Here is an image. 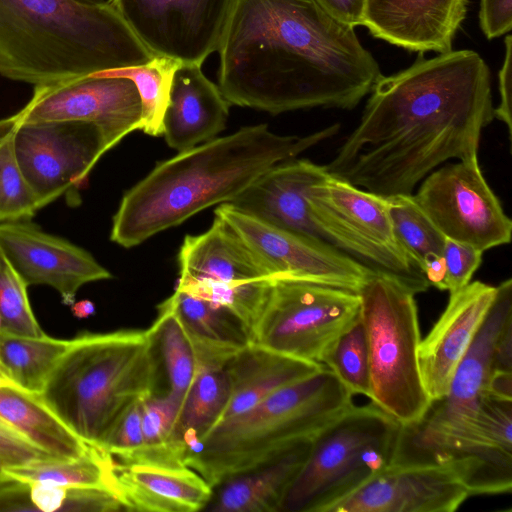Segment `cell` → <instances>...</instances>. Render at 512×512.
Wrapping results in <instances>:
<instances>
[{
  "mask_svg": "<svg viewBox=\"0 0 512 512\" xmlns=\"http://www.w3.org/2000/svg\"><path fill=\"white\" fill-rule=\"evenodd\" d=\"M369 94L359 124L325 167L382 197L411 195L440 164L478 156L494 118L490 69L473 50L419 52Z\"/></svg>",
  "mask_w": 512,
  "mask_h": 512,
  "instance_id": "6da1fadb",
  "label": "cell"
},
{
  "mask_svg": "<svg viewBox=\"0 0 512 512\" xmlns=\"http://www.w3.org/2000/svg\"><path fill=\"white\" fill-rule=\"evenodd\" d=\"M218 52L224 98L273 115L354 109L382 75L355 28L315 0H235Z\"/></svg>",
  "mask_w": 512,
  "mask_h": 512,
  "instance_id": "7a4b0ae2",
  "label": "cell"
},
{
  "mask_svg": "<svg viewBox=\"0 0 512 512\" xmlns=\"http://www.w3.org/2000/svg\"><path fill=\"white\" fill-rule=\"evenodd\" d=\"M339 128L333 124L300 137L276 134L266 124L250 125L180 151L124 193L110 239L131 248L208 207L230 203L268 169L331 138Z\"/></svg>",
  "mask_w": 512,
  "mask_h": 512,
  "instance_id": "3957f363",
  "label": "cell"
},
{
  "mask_svg": "<svg viewBox=\"0 0 512 512\" xmlns=\"http://www.w3.org/2000/svg\"><path fill=\"white\" fill-rule=\"evenodd\" d=\"M153 57L109 1L0 0V75L7 79L46 85Z\"/></svg>",
  "mask_w": 512,
  "mask_h": 512,
  "instance_id": "277c9868",
  "label": "cell"
},
{
  "mask_svg": "<svg viewBox=\"0 0 512 512\" xmlns=\"http://www.w3.org/2000/svg\"><path fill=\"white\" fill-rule=\"evenodd\" d=\"M157 373L149 328L84 332L70 340L38 395L78 438L102 450L123 415L154 394Z\"/></svg>",
  "mask_w": 512,
  "mask_h": 512,
  "instance_id": "5b68a950",
  "label": "cell"
},
{
  "mask_svg": "<svg viewBox=\"0 0 512 512\" xmlns=\"http://www.w3.org/2000/svg\"><path fill=\"white\" fill-rule=\"evenodd\" d=\"M353 405V394L324 366L218 423L185 465L214 488L313 439Z\"/></svg>",
  "mask_w": 512,
  "mask_h": 512,
  "instance_id": "8992f818",
  "label": "cell"
},
{
  "mask_svg": "<svg viewBox=\"0 0 512 512\" xmlns=\"http://www.w3.org/2000/svg\"><path fill=\"white\" fill-rule=\"evenodd\" d=\"M403 425L370 402L351 406L312 439L280 512H327L393 464Z\"/></svg>",
  "mask_w": 512,
  "mask_h": 512,
  "instance_id": "52a82bcc",
  "label": "cell"
},
{
  "mask_svg": "<svg viewBox=\"0 0 512 512\" xmlns=\"http://www.w3.org/2000/svg\"><path fill=\"white\" fill-rule=\"evenodd\" d=\"M358 294L368 347L369 399L402 425H413L431 404L418 364L422 338L415 294L375 273Z\"/></svg>",
  "mask_w": 512,
  "mask_h": 512,
  "instance_id": "ba28073f",
  "label": "cell"
},
{
  "mask_svg": "<svg viewBox=\"0 0 512 512\" xmlns=\"http://www.w3.org/2000/svg\"><path fill=\"white\" fill-rule=\"evenodd\" d=\"M306 200L323 241L373 273L393 278L413 294L429 288L395 235L386 197L327 173L310 187Z\"/></svg>",
  "mask_w": 512,
  "mask_h": 512,
  "instance_id": "9c48e42d",
  "label": "cell"
},
{
  "mask_svg": "<svg viewBox=\"0 0 512 512\" xmlns=\"http://www.w3.org/2000/svg\"><path fill=\"white\" fill-rule=\"evenodd\" d=\"M398 462L451 468L472 495L512 490V398L485 390L474 415L421 437Z\"/></svg>",
  "mask_w": 512,
  "mask_h": 512,
  "instance_id": "30bf717a",
  "label": "cell"
},
{
  "mask_svg": "<svg viewBox=\"0 0 512 512\" xmlns=\"http://www.w3.org/2000/svg\"><path fill=\"white\" fill-rule=\"evenodd\" d=\"M360 318L357 292L275 279L252 338L273 351L324 365L337 340Z\"/></svg>",
  "mask_w": 512,
  "mask_h": 512,
  "instance_id": "8fae6325",
  "label": "cell"
},
{
  "mask_svg": "<svg viewBox=\"0 0 512 512\" xmlns=\"http://www.w3.org/2000/svg\"><path fill=\"white\" fill-rule=\"evenodd\" d=\"M413 197L447 239L482 252L511 241L512 222L483 176L478 156L433 170Z\"/></svg>",
  "mask_w": 512,
  "mask_h": 512,
  "instance_id": "7c38bea8",
  "label": "cell"
},
{
  "mask_svg": "<svg viewBox=\"0 0 512 512\" xmlns=\"http://www.w3.org/2000/svg\"><path fill=\"white\" fill-rule=\"evenodd\" d=\"M215 216L224 220L250 249L272 280H296L359 292L374 274L324 241L261 221L229 203Z\"/></svg>",
  "mask_w": 512,
  "mask_h": 512,
  "instance_id": "4fadbf2b",
  "label": "cell"
},
{
  "mask_svg": "<svg viewBox=\"0 0 512 512\" xmlns=\"http://www.w3.org/2000/svg\"><path fill=\"white\" fill-rule=\"evenodd\" d=\"M17 124L80 121L95 125L105 153L140 130L141 99L133 81L90 74L34 86L27 104L10 116Z\"/></svg>",
  "mask_w": 512,
  "mask_h": 512,
  "instance_id": "5bb4252c",
  "label": "cell"
},
{
  "mask_svg": "<svg viewBox=\"0 0 512 512\" xmlns=\"http://www.w3.org/2000/svg\"><path fill=\"white\" fill-rule=\"evenodd\" d=\"M15 150L39 209L65 194L79 202V188L105 154L98 128L80 121L16 124Z\"/></svg>",
  "mask_w": 512,
  "mask_h": 512,
  "instance_id": "9a60e30c",
  "label": "cell"
},
{
  "mask_svg": "<svg viewBox=\"0 0 512 512\" xmlns=\"http://www.w3.org/2000/svg\"><path fill=\"white\" fill-rule=\"evenodd\" d=\"M154 55L201 66L218 51L235 0H109Z\"/></svg>",
  "mask_w": 512,
  "mask_h": 512,
  "instance_id": "2e32d148",
  "label": "cell"
},
{
  "mask_svg": "<svg viewBox=\"0 0 512 512\" xmlns=\"http://www.w3.org/2000/svg\"><path fill=\"white\" fill-rule=\"evenodd\" d=\"M0 249L27 286H50L65 305L75 302L85 284L112 278L87 250L30 219L0 222Z\"/></svg>",
  "mask_w": 512,
  "mask_h": 512,
  "instance_id": "e0dca14e",
  "label": "cell"
},
{
  "mask_svg": "<svg viewBox=\"0 0 512 512\" xmlns=\"http://www.w3.org/2000/svg\"><path fill=\"white\" fill-rule=\"evenodd\" d=\"M470 496L447 466L394 462L327 512H454Z\"/></svg>",
  "mask_w": 512,
  "mask_h": 512,
  "instance_id": "ac0fdd59",
  "label": "cell"
},
{
  "mask_svg": "<svg viewBox=\"0 0 512 512\" xmlns=\"http://www.w3.org/2000/svg\"><path fill=\"white\" fill-rule=\"evenodd\" d=\"M496 294V286L473 281L450 294L443 313L418 349V364L431 402L442 399Z\"/></svg>",
  "mask_w": 512,
  "mask_h": 512,
  "instance_id": "d6986e66",
  "label": "cell"
},
{
  "mask_svg": "<svg viewBox=\"0 0 512 512\" xmlns=\"http://www.w3.org/2000/svg\"><path fill=\"white\" fill-rule=\"evenodd\" d=\"M468 0H365L362 26L410 52L445 53L466 18Z\"/></svg>",
  "mask_w": 512,
  "mask_h": 512,
  "instance_id": "ffe728a7",
  "label": "cell"
},
{
  "mask_svg": "<svg viewBox=\"0 0 512 512\" xmlns=\"http://www.w3.org/2000/svg\"><path fill=\"white\" fill-rule=\"evenodd\" d=\"M327 173L325 165L308 159L286 160L268 169L229 204L280 229L323 241L310 218L306 195Z\"/></svg>",
  "mask_w": 512,
  "mask_h": 512,
  "instance_id": "44dd1931",
  "label": "cell"
},
{
  "mask_svg": "<svg viewBox=\"0 0 512 512\" xmlns=\"http://www.w3.org/2000/svg\"><path fill=\"white\" fill-rule=\"evenodd\" d=\"M511 320L512 280L509 278L496 286L494 300L455 370L448 393L431 402L423 421L444 423L476 410L480 395L488 389L494 372L496 342Z\"/></svg>",
  "mask_w": 512,
  "mask_h": 512,
  "instance_id": "7402d4cb",
  "label": "cell"
},
{
  "mask_svg": "<svg viewBox=\"0 0 512 512\" xmlns=\"http://www.w3.org/2000/svg\"><path fill=\"white\" fill-rule=\"evenodd\" d=\"M109 486L127 511H200L213 493L202 476L187 466L124 465L110 457Z\"/></svg>",
  "mask_w": 512,
  "mask_h": 512,
  "instance_id": "603a6c76",
  "label": "cell"
},
{
  "mask_svg": "<svg viewBox=\"0 0 512 512\" xmlns=\"http://www.w3.org/2000/svg\"><path fill=\"white\" fill-rule=\"evenodd\" d=\"M230 105L201 66L180 63L173 74L161 135L179 152L212 140L225 129Z\"/></svg>",
  "mask_w": 512,
  "mask_h": 512,
  "instance_id": "cb8c5ba5",
  "label": "cell"
},
{
  "mask_svg": "<svg viewBox=\"0 0 512 512\" xmlns=\"http://www.w3.org/2000/svg\"><path fill=\"white\" fill-rule=\"evenodd\" d=\"M163 303L188 337L197 370L223 369L238 351L253 342L250 330L225 307L178 289Z\"/></svg>",
  "mask_w": 512,
  "mask_h": 512,
  "instance_id": "d4e9b609",
  "label": "cell"
},
{
  "mask_svg": "<svg viewBox=\"0 0 512 512\" xmlns=\"http://www.w3.org/2000/svg\"><path fill=\"white\" fill-rule=\"evenodd\" d=\"M178 263L181 279L222 283L272 280L239 236L217 216L204 233L185 236Z\"/></svg>",
  "mask_w": 512,
  "mask_h": 512,
  "instance_id": "484cf974",
  "label": "cell"
},
{
  "mask_svg": "<svg viewBox=\"0 0 512 512\" xmlns=\"http://www.w3.org/2000/svg\"><path fill=\"white\" fill-rule=\"evenodd\" d=\"M323 367L251 342L224 367L231 394L219 423L252 408L279 389L305 379Z\"/></svg>",
  "mask_w": 512,
  "mask_h": 512,
  "instance_id": "4316f807",
  "label": "cell"
},
{
  "mask_svg": "<svg viewBox=\"0 0 512 512\" xmlns=\"http://www.w3.org/2000/svg\"><path fill=\"white\" fill-rule=\"evenodd\" d=\"M311 440L255 469L232 476L216 487L204 510L280 512L285 495L303 467Z\"/></svg>",
  "mask_w": 512,
  "mask_h": 512,
  "instance_id": "83f0119b",
  "label": "cell"
},
{
  "mask_svg": "<svg viewBox=\"0 0 512 512\" xmlns=\"http://www.w3.org/2000/svg\"><path fill=\"white\" fill-rule=\"evenodd\" d=\"M0 420L52 459H76L89 448L46 406L38 394L15 384L0 385Z\"/></svg>",
  "mask_w": 512,
  "mask_h": 512,
  "instance_id": "f1b7e54d",
  "label": "cell"
},
{
  "mask_svg": "<svg viewBox=\"0 0 512 512\" xmlns=\"http://www.w3.org/2000/svg\"><path fill=\"white\" fill-rule=\"evenodd\" d=\"M124 507L108 487H68L25 481L0 471V511L115 512Z\"/></svg>",
  "mask_w": 512,
  "mask_h": 512,
  "instance_id": "f546056e",
  "label": "cell"
},
{
  "mask_svg": "<svg viewBox=\"0 0 512 512\" xmlns=\"http://www.w3.org/2000/svg\"><path fill=\"white\" fill-rule=\"evenodd\" d=\"M395 235L430 286L442 291L446 238L411 195L386 197Z\"/></svg>",
  "mask_w": 512,
  "mask_h": 512,
  "instance_id": "4dcf8cb0",
  "label": "cell"
},
{
  "mask_svg": "<svg viewBox=\"0 0 512 512\" xmlns=\"http://www.w3.org/2000/svg\"><path fill=\"white\" fill-rule=\"evenodd\" d=\"M225 369L197 370L181 405L174 437L186 454L194 452L201 439L221 420L230 399Z\"/></svg>",
  "mask_w": 512,
  "mask_h": 512,
  "instance_id": "1f68e13d",
  "label": "cell"
},
{
  "mask_svg": "<svg viewBox=\"0 0 512 512\" xmlns=\"http://www.w3.org/2000/svg\"><path fill=\"white\" fill-rule=\"evenodd\" d=\"M70 340L0 331V367L19 388L39 394Z\"/></svg>",
  "mask_w": 512,
  "mask_h": 512,
  "instance_id": "d6a6232c",
  "label": "cell"
},
{
  "mask_svg": "<svg viewBox=\"0 0 512 512\" xmlns=\"http://www.w3.org/2000/svg\"><path fill=\"white\" fill-rule=\"evenodd\" d=\"M140 408L143 445L124 465L186 466L185 447L174 437L181 403L168 393L152 394L141 400Z\"/></svg>",
  "mask_w": 512,
  "mask_h": 512,
  "instance_id": "836d02e7",
  "label": "cell"
},
{
  "mask_svg": "<svg viewBox=\"0 0 512 512\" xmlns=\"http://www.w3.org/2000/svg\"><path fill=\"white\" fill-rule=\"evenodd\" d=\"M2 468L11 476L25 481L47 482L68 487L110 488L109 456L103 450L92 446L76 459L42 458Z\"/></svg>",
  "mask_w": 512,
  "mask_h": 512,
  "instance_id": "e575fe53",
  "label": "cell"
},
{
  "mask_svg": "<svg viewBox=\"0 0 512 512\" xmlns=\"http://www.w3.org/2000/svg\"><path fill=\"white\" fill-rule=\"evenodd\" d=\"M179 64L167 57L154 56L142 65L111 69L95 74L122 77L133 81L141 99L140 130L151 136H160L173 74Z\"/></svg>",
  "mask_w": 512,
  "mask_h": 512,
  "instance_id": "d590c367",
  "label": "cell"
},
{
  "mask_svg": "<svg viewBox=\"0 0 512 512\" xmlns=\"http://www.w3.org/2000/svg\"><path fill=\"white\" fill-rule=\"evenodd\" d=\"M169 383L168 394L183 403L197 372L192 346L175 314L163 302L149 327Z\"/></svg>",
  "mask_w": 512,
  "mask_h": 512,
  "instance_id": "8d00e7d4",
  "label": "cell"
},
{
  "mask_svg": "<svg viewBox=\"0 0 512 512\" xmlns=\"http://www.w3.org/2000/svg\"><path fill=\"white\" fill-rule=\"evenodd\" d=\"M271 284L272 280L222 283L179 278L175 289L227 308L245 324L253 336V330L268 300Z\"/></svg>",
  "mask_w": 512,
  "mask_h": 512,
  "instance_id": "74e56055",
  "label": "cell"
},
{
  "mask_svg": "<svg viewBox=\"0 0 512 512\" xmlns=\"http://www.w3.org/2000/svg\"><path fill=\"white\" fill-rule=\"evenodd\" d=\"M16 124L0 120V222L30 219L39 210L15 150Z\"/></svg>",
  "mask_w": 512,
  "mask_h": 512,
  "instance_id": "f35d334b",
  "label": "cell"
},
{
  "mask_svg": "<svg viewBox=\"0 0 512 512\" xmlns=\"http://www.w3.org/2000/svg\"><path fill=\"white\" fill-rule=\"evenodd\" d=\"M324 366L335 374L351 394L369 398L368 347L361 318L337 340Z\"/></svg>",
  "mask_w": 512,
  "mask_h": 512,
  "instance_id": "ab89813d",
  "label": "cell"
},
{
  "mask_svg": "<svg viewBox=\"0 0 512 512\" xmlns=\"http://www.w3.org/2000/svg\"><path fill=\"white\" fill-rule=\"evenodd\" d=\"M27 285L0 249V316L2 331L13 334L43 335L32 311Z\"/></svg>",
  "mask_w": 512,
  "mask_h": 512,
  "instance_id": "60d3db41",
  "label": "cell"
},
{
  "mask_svg": "<svg viewBox=\"0 0 512 512\" xmlns=\"http://www.w3.org/2000/svg\"><path fill=\"white\" fill-rule=\"evenodd\" d=\"M482 255V251L470 245L446 238L442 291L453 294L468 285L482 263Z\"/></svg>",
  "mask_w": 512,
  "mask_h": 512,
  "instance_id": "b9f144b4",
  "label": "cell"
},
{
  "mask_svg": "<svg viewBox=\"0 0 512 512\" xmlns=\"http://www.w3.org/2000/svg\"><path fill=\"white\" fill-rule=\"evenodd\" d=\"M140 402L123 415L102 449L116 463L128 462L143 445Z\"/></svg>",
  "mask_w": 512,
  "mask_h": 512,
  "instance_id": "7bdbcfd3",
  "label": "cell"
},
{
  "mask_svg": "<svg viewBox=\"0 0 512 512\" xmlns=\"http://www.w3.org/2000/svg\"><path fill=\"white\" fill-rule=\"evenodd\" d=\"M479 26L488 40L512 29V0H480Z\"/></svg>",
  "mask_w": 512,
  "mask_h": 512,
  "instance_id": "ee69618b",
  "label": "cell"
},
{
  "mask_svg": "<svg viewBox=\"0 0 512 512\" xmlns=\"http://www.w3.org/2000/svg\"><path fill=\"white\" fill-rule=\"evenodd\" d=\"M49 458L0 420V463L3 467Z\"/></svg>",
  "mask_w": 512,
  "mask_h": 512,
  "instance_id": "f6af8a7d",
  "label": "cell"
},
{
  "mask_svg": "<svg viewBox=\"0 0 512 512\" xmlns=\"http://www.w3.org/2000/svg\"><path fill=\"white\" fill-rule=\"evenodd\" d=\"M505 53L502 66L498 73L499 105L494 108V118L503 122L508 129L509 139L512 136V36L507 34L504 39Z\"/></svg>",
  "mask_w": 512,
  "mask_h": 512,
  "instance_id": "bcb514c9",
  "label": "cell"
},
{
  "mask_svg": "<svg viewBox=\"0 0 512 512\" xmlns=\"http://www.w3.org/2000/svg\"><path fill=\"white\" fill-rule=\"evenodd\" d=\"M328 14L352 27L362 26L365 0H315Z\"/></svg>",
  "mask_w": 512,
  "mask_h": 512,
  "instance_id": "7dc6e473",
  "label": "cell"
},
{
  "mask_svg": "<svg viewBox=\"0 0 512 512\" xmlns=\"http://www.w3.org/2000/svg\"><path fill=\"white\" fill-rule=\"evenodd\" d=\"M495 371L512 372V320L505 325L496 342Z\"/></svg>",
  "mask_w": 512,
  "mask_h": 512,
  "instance_id": "c3c4849f",
  "label": "cell"
},
{
  "mask_svg": "<svg viewBox=\"0 0 512 512\" xmlns=\"http://www.w3.org/2000/svg\"><path fill=\"white\" fill-rule=\"evenodd\" d=\"M71 310L75 317L83 319L93 315L96 309L92 301L84 299L77 302L75 301L71 305Z\"/></svg>",
  "mask_w": 512,
  "mask_h": 512,
  "instance_id": "681fc988",
  "label": "cell"
},
{
  "mask_svg": "<svg viewBox=\"0 0 512 512\" xmlns=\"http://www.w3.org/2000/svg\"><path fill=\"white\" fill-rule=\"evenodd\" d=\"M12 383V381L8 378V376L5 374V372L0 367V385Z\"/></svg>",
  "mask_w": 512,
  "mask_h": 512,
  "instance_id": "f907efd6",
  "label": "cell"
},
{
  "mask_svg": "<svg viewBox=\"0 0 512 512\" xmlns=\"http://www.w3.org/2000/svg\"><path fill=\"white\" fill-rule=\"evenodd\" d=\"M79 1L88 2V3H103L106 0H79Z\"/></svg>",
  "mask_w": 512,
  "mask_h": 512,
  "instance_id": "816d5d0a",
  "label": "cell"
},
{
  "mask_svg": "<svg viewBox=\"0 0 512 512\" xmlns=\"http://www.w3.org/2000/svg\"><path fill=\"white\" fill-rule=\"evenodd\" d=\"M0 331H2V318L0 316Z\"/></svg>",
  "mask_w": 512,
  "mask_h": 512,
  "instance_id": "f5cc1de1",
  "label": "cell"
},
{
  "mask_svg": "<svg viewBox=\"0 0 512 512\" xmlns=\"http://www.w3.org/2000/svg\"><path fill=\"white\" fill-rule=\"evenodd\" d=\"M2 467H3V466H2V465H1V463H0V471H1Z\"/></svg>",
  "mask_w": 512,
  "mask_h": 512,
  "instance_id": "db71d44e",
  "label": "cell"
}]
</instances>
